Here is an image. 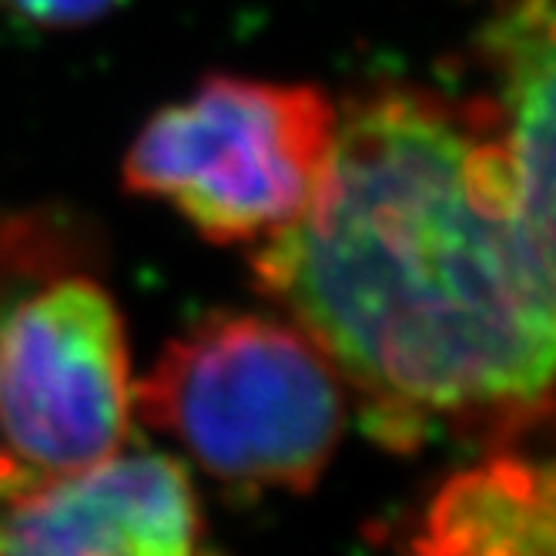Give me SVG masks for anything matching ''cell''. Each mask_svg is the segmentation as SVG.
I'll return each instance as SVG.
<instances>
[{
	"label": "cell",
	"instance_id": "obj_5",
	"mask_svg": "<svg viewBox=\"0 0 556 556\" xmlns=\"http://www.w3.org/2000/svg\"><path fill=\"white\" fill-rule=\"evenodd\" d=\"M0 556H208L181 463L114 453L41 476L0 450Z\"/></svg>",
	"mask_w": 556,
	"mask_h": 556
},
{
	"label": "cell",
	"instance_id": "obj_6",
	"mask_svg": "<svg viewBox=\"0 0 556 556\" xmlns=\"http://www.w3.org/2000/svg\"><path fill=\"white\" fill-rule=\"evenodd\" d=\"M553 472L493 453L440 486L406 556H553Z\"/></svg>",
	"mask_w": 556,
	"mask_h": 556
},
{
	"label": "cell",
	"instance_id": "obj_2",
	"mask_svg": "<svg viewBox=\"0 0 556 556\" xmlns=\"http://www.w3.org/2000/svg\"><path fill=\"white\" fill-rule=\"evenodd\" d=\"M135 413L215 480L308 493L345 429V382L295 323L218 312L165 345Z\"/></svg>",
	"mask_w": 556,
	"mask_h": 556
},
{
	"label": "cell",
	"instance_id": "obj_7",
	"mask_svg": "<svg viewBox=\"0 0 556 556\" xmlns=\"http://www.w3.org/2000/svg\"><path fill=\"white\" fill-rule=\"evenodd\" d=\"M0 4L37 27H85L111 14L122 0H0Z\"/></svg>",
	"mask_w": 556,
	"mask_h": 556
},
{
	"label": "cell",
	"instance_id": "obj_3",
	"mask_svg": "<svg viewBox=\"0 0 556 556\" xmlns=\"http://www.w3.org/2000/svg\"><path fill=\"white\" fill-rule=\"evenodd\" d=\"M336 122L312 85L218 74L138 131L125 188L162 198L208 242H265L315 202Z\"/></svg>",
	"mask_w": 556,
	"mask_h": 556
},
{
	"label": "cell",
	"instance_id": "obj_4",
	"mask_svg": "<svg viewBox=\"0 0 556 556\" xmlns=\"http://www.w3.org/2000/svg\"><path fill=\"white\" fill-rule=\"evenodd\" d=\"M135 413L125 323L85 271L0 302V429L30 472L88 469L122 450Z\"/></svg>",
	"mask_w": 556,
	"mask_h": 556
},
{
	"label": "cell",
	"instance_id": "obj_8",
	"mask_svg": "<svg viewBox=\"0 0 556 556\" xmlns=\"http://www.w3.org/2000/svg\"><path fill=\"white\" fill-rule=\"evenodd\" d=\"M0 450H4V446H0Z\"/></svg>",
	"mask_w": 556,
	"mask_h": 556
},
{
	"label": "cell",
	"instance_id": "obj_1",
	"mask_svg": "<svg viewBox=\"0 0 556 556\" xmlns=\"http://www.w3.org/2000/svg\"><path fill=\"white\" fill-rule=\"evenodd\" d=\"M483 48L486 98H352L315 202L252 255L395 453L513 443L553 409V0H506Z\"/></svg>",
	"mask_w": 556,
	"mask_h": 556
}]
</instances>
